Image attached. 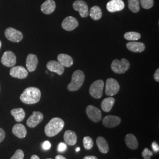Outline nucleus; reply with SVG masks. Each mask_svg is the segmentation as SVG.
<instances>
[{"label": "nucleus", "mask_w": 159, "mask_h": 159, "mask_svg": "<svg viewBox=\"0 0 159 159\" xmlns=\"http://www.w3.org/2000/svg\"><path fill=\"white\" fill-rule=\"evenodd\" d=\"M40 89L30 87L25 89L20 96V100L22 102L27 104H33L39 102L41 98Z\"/></svg>", "instance_id": "nucleus-1"}, {"label": "nucleus", "mask_w": 159, "mask_h": 159, "mask_svg": "<svg viewBox=\"0 0 159 159\" xmlns=\"http://www.w3.org/2000/svg\"><path fill=\"white\" fill-rule=\"evenodd\" d=\"M64 126L63 119L59 117L52 118L45 127V133L48 137L55 136L63 130Z\"/></svg>", "instance_id": "nucleus-2"}, {"label": "nucleus", "mask_w": 159, "mask_h": 159, "mask_svg": "<svg viewBox=\"0 0 159 159\" xmlns=\"http://www.w3.org/2000/svg\"><path fill=\"white\" fill-rule=\"evenodd\" d=\"M85 80L84 73L80 70L75 71L72 75L71 81L67 86L68 91H75L79 90L83 84Z\"/></svg>", "instance_id": "nucleus-3"}, {"label": "nucleus", "mask_w": 159, "mask_h": 159, "mask_svg": "<svg viewBox=\"0 0 159 159\" xmlns=\"http://www.w3.org/2000/svg\"><path fill=\"white\" fill-rule=\"evenodd\" d=\"M130 67V63L125 58H122L121 60L115 59L111 65V68L114 73L117 74H123Z\"/></svg>", "instance_id": "nucleus-4"}, {"label": "nucleus", "mask_w": 159, "mask_h": 159, "mask_svg": "<svg viewBox=\"0 0 159 159\" xmlns=\"http://www.w3.org/2000/svg\"><path fill=\"white\" fill-rule=\"evenodd\" d=\"M104 87V83L102 80H98L91 84L89 89L91 96L95 98H100L102 96V91Z\"/></svg>", "instance_id": "nucleus-5"}, {"label": "nucleus", "mask_w": 159, "mask_h": 159, "mask_svg": "<svg viewBox=\"0 0 159 159\" xmlns=\"http://www.w3.org/2000/svg\"><path fill=\"white\" fill-rule=\"evenodd\" d=\"M120 90L119 83L116 80L109 78L106 82L105 92L107 96H113L116 95Z\"/></svg>", "instance_id": "nucleus-6"}, {"label": "nucleus", "mask_w": 159, "mask_h": 159, "mask_svg": "<svg viewBox=\"0 0 159 159\" xmlns=\"http://www.w3.org/2000/svg\"><path fill=\"white\" fill-rule=\"evenodd\" d=\"M4 34L6 38L12 42L18 43L23 40V35L22 33L12 27L6 29Z\"/></svg>", "instance_id": "nucleus-7"}, {"label": "nucleus", "mask_w": 159, "mask_h": 159, "mask_svg": "<svg viewBox=\"0 0 159 159\" xmlns=\"http://www.w3.org/2000/svg\"><path fill=\"white\" fill-rule=\"evenodd\" d=\"M86 114L89 118L93 122L97 123L102 120L101 111L94 106L89 105L87 107Z\"/></svg>", "instance_id": "nucleus-8"}, {"label": "nucleus", "mask_w": 159, "mask_h": 159, "mask_svg": "<svg viewBox=\"0 0 159 159\" xmlns=\"http://www.w3.org/2000/svg\"><path fill=\"white\" fill-rule=\"evenodd\" d=\"M73 7L74 10L79 12L80 16L81 17L85 18L89 16V7L85 1L82 0H77L74 1Z\"/></svg>", "instance_id": "nucleus-9"}, {"label": "nucleus", "mask_w": 159, "mask_h": 159, "mask_svg": "<svg viewBox=\"0 0 159 159\" xmlns=\"http://www.w3.org/2000/svg\"><path fill=\"white\" fill-rule=\"evenodd\" d=\"M1 61L6 67H14L16 64V56L11 51H6L1 57Z\"/></svg>", "instance_id": "nucleus-10"}, {"label": "nucleus", "mask_w": 159, "mask_h": 159, "mask_svg": "<svg viewBox=\"0 0 159 159\" xmlns=\"http://www.w3.org/2000/svg\"><path fill=\"white\" fill-rule=\"evenodd\" d=\"M43 119L44 116L41 112L34 111L27 120V125L31 128H34L43 121Z\"/></svg>", "instance_id": "nucleus-11"}, {"label": "nucleus", "mask_w": 159, "mask_h": 159, "mask_svg": "<svg viewBox=\"0 0 159 159\" xmlns=\"http://www.w3.org/2000/svg\"><path fill=\"white\" fill-rule=\"evenodd\" d=\"M121 119L118 116L109 115L105 116L102 119V124L106 127L113 128L121 123Z\"/></svg>", "instance_id": "nucleus-12"}, {"label": "nucleus", "mask_w": 159, "mask_h": 159, "mask_svg": "<svg viewBox=\"0 0 159 159\" xmlns=\"http://www.w3.org/2000/svg\"><path fill=\"white\" fill-rule=\"evenodd\" d=\"M79 25V23L75 18L71 16H68L64 18L61 26L64 30L70 31L76 29Z\"/></svg>", "instance_id": "nucleus-13"}, {"label": "nucleus", "mask_w": 159, "mask_h": 159, "mask_svg": "<svg viewBox=\"0 0 159 159\" xmlns=\"http://www.w3.org/2000/svg\"><path fill=\"white\" fill-rule=\"evenodd\" d=\"M28 74L29 73L27 69L23 66L13 67L10 71V74L11 77L19 79H24L26 78L28 76Z\"/></svg>", "instance_id": "nucleus-14"}, {"label": "nucleus", "mask_w": 159, "mask_h": 159, "mask_svg": "<svg viewBox=\"0 0 159 159\" xmlns=\"http://www.w3.org/2000/svg\"><path fill=\"white\" fill-rule=\"evenodd\" d=\"M125 3L122 0H111L107 2L106 8L110 12L120 11L125 8Z\"/></svg>", "instance_id": "nucleus-15"}, {"label": "nucleus", "mask_w": 159, "mask_h": 159, "mask_svg": "<svg viewBox=\"0 0 159 159\" xmlns=\"http://www.w3.org/2000/svg\"><path fill=\"white\" fill-rule=\"evenodd\" d=\"M47 68L51 72L56 73L61 75L64 71V67L58 61L51 60L47 64Z\"/></svg>", "instance_id": "nucleus-16"}, {"label": "nucleus", "mask_w": 159, "mask_h": 159, "mask_svg": "<svg viewBox=\"0 0 159 159\" xmlns=\"http://www.w3.org/2000/svg\"><path fill=\"white\" fill-rule=\"evenodd\" d=\"M38 63L39 60L36 55L33 54H29L26 60V67L28 71L30 72L34 71L37 68Z\"/></svg>", "instance_id": "nucleus-17"}, {"label": "nucleus", "mask_w": 159, "mask_h": 159, "mask_svg": "<svg viewBox=\"0 0 159 159\" xmlns=\"http://www.w3.org/2000/svg\"><path fill=\"white\" fill-rule=\"evenodd\" d=\"M56 7V4L54 0H47L41 6V10L44 14L49 15L54 11Z\"/></svg>", "instance_id": "nucleus-18"}, {"label": "nucleus", "mask_w": 159, "mask_h": 159, "mask_svg": "<svg viewBox=\"0 0 159 159\" xmlns=\"http://www.w3.org/2000/svg\"><path fill=\"white\" fill-rule=\"evenodd\" d=\"M126 46L129 51L134 52H141L145 50V45L140 42L130 41L127 43Z\"/></svg>", "instance_id": "nucleus-19"}, {"label": "nucleus", "mask_w": 159, "mask_h": 159, "mask_svg": "<svg viewBox=\"0 0 159 159\" xmlns=\"http://www.w3.org/2000/svg\"><path fill=\"white\" fill-rule=\"evenodd\" d=\"M64 139L66 144L70 146H74L77 141V137L73 131H66L64 134Z\"/></svg>", "instance_id": "nucleus-20"}, {"label": "nucleus", "mask_w": 159, "mask_h": 159, "mask_svg": "<svg viewBox=\"0 0 159 159\" xmlns=\"http://www.w3.org/2000/svg\"><path fill=\"white\" fill-rule=\"evenodd\" d=\"M58 62L60 63L64 67H70L73 64L72 57L68 54H60L57 57Z\"/></svg>", "instance_id": "nucleus-21"}, {"label": "nucleus", "mask_w": 159, "mask_h": 159, "mask_svg": "<svg viewBox=\"0 0 159 159\" xmlns=\"http://www.w3.org/2000/svg\"><path fill=\"white\" fill-rule=\"evenodd\" d=\"M12 133L20 139H23L27 135V129L22 124H17L12 127Z\"/></svg>", "instance_id": "nucleus-22"}, {"label": "nucleus", "mask_w": 159, "mask_h": 159, "mask_svg": "<svg viewBox=\"0 0 159 159\" xmlns=\"http://www.w3.org/2000/svg\"><path fill=\"white\" fill-rule=\"evenodd\" d=\"M126 146L131 150H136L139 147V143L136 137L132 134H127L125 137Z\"/></svg>", "instance_id": "nucleus-23"}, {"label": "nucleus", "mask_w": 159, "mask_h": 159, "mask_svg": "<svg viewBox=\"0 0 159 159\" xmlns=\"http://www.w3.org/2000/svg\"><path fill=\"white\" fill-rule=\"evenodd\" d=\"M96 143L99 151L103 154L107 153L109 151V146L107 140L102 137H98Z\"/></svg>", "instance_id": "nucleus-24"}, {"label": "nucleus", "mask_w": 159, "mask_h": 159, "mask_svg": "<svg viewBox=\"0 0 159 159\" xmlns=\"http://www.w3.org/2000/svg\"><path fill=\"white\" fill-rule=\"evenodd\" d=\"M115 102V99L112 97H109L104 98L101 104V107L104 112L108 113L113 108Z\"/></svg>", "instance_id": "nucleus-25"}, {"label": "nucleus", "mask_w": 159, "mask_h": 159, "mask_svg": "<svg viewBox=\"0 0 159 159\" xmlns=\"http://www.w3.org/2000/svg\"><path fill=\"white\" fill-rule=\"evenodd\" d=\"M11 114L17 122L22 121L25 116V113L22 108H14L11 111Z\"/></svg>", "instance_id": "nucleus-26"}, {"label": "nucleus", "mask_w": 159, "mask_h": 159, "mask_svg": "<svg viewBox=\"0 0 159 159\" xmlns=\"http://www.w3.org/2000/svg\"><path fill=\"white\" fill-rule=\"evenodd\" d=\"M89 15L93 20H99L102 17V10L98 6H94L91 8L89 12Z\"/></svg>", "instance_id": "nucleus-27"}, {"label": "nucleus", "mask_w": 159, "mask_h": 159, "mask_svg": "<svg viewBox=\"0 0 159 159\" xmlns=\"http://www.w3.org/2000/svg\"><path fill=\"white\" fill-rule=\"evenodd\" d=\"M128 6L131 11L134 13H136L140 10V1L128 0Z\"/></svg>", "instance_id": "nucleus-28"}, {"label": "nucleus", "mask_w": 159, "mask_h": 159, "mask_svg": "<svg viewBox=\"0 0 159 159\" xmlns=\"http://www.w3.org/2000/svg\"><path fill=\"white\" fill-rule=\"evenodd\" d=\"M124 37L125 40L131 41H134L139 40L141 38V35L137 32L130 31L125 33L124 35Z\"/></svg>", "instance_id": "nucleus-29"}, {"label": "nucleus", "mask_w": 159, "mask_h": 159, "mask_svg": "<svg viewBox=\"0 0 159 159\" xmlns=\"http://www.w3.org/2000/svg\"><path fill=\"white\" fill-rule=\"evenodd\" d=\"M83 143L84 148H85L86 150H91L94 145L93 139L89 136L84 137L83 140Z\"/></svg>", "instance_id": "nucleus-30"}, {"label": "nucleus", "mask_w": 159, "mask_h": 159, "mask_svg": "<svg viewBox=\"0 0 159 159\" xmlns=\"http://www.w3.org/2000/svg\"><path fill=\"white\" fill-rule=\"evenodd\" d=\"M140 3L144 9H150L154 5L153 0H140Z\"/></svg>", "instance_id": "nucleus-31"}, {"label": "nucleus", "mask_w": 159, "mask_h": 159, "mask_svg": "<svg viewBox=\"0 0 159 159\" xmlns=\"http://www.w3.org/2000/svg\"><path fill=\"white\" fill-rule=\"evenodd\" d=\"M142 155L144 159H150L151 157L153 156V153L148 148H145L142 153Z\"/></svg>", "instance_id": "nucleus-32"}, {"label": "nucleus", "mask_w": 159, "mask_h": 159, "mask_svg": "<svg viewBox=\"0 0 159 159\" xmlns=\"http://www.w3.org/2000/svg\"><path fill=\"white\" fill-rule=\"evenodd\" d=\"M24 153L22 150L18 149L10 159H24Z\"/></svg>", "instance_id": "nucleus-33"}, {"label": "nucleus", "mask_w": 159, "mask_h": 159, "mask_svg": "<svg viewBox=\"0 0 159 159\" xmlns=\"http://www.w3.org/2000/svg\"><path fill=\"white\" fill-rule=\"evenodd\" d=\"M67 149V146L66 143L63 142L59 143L58 148H57V150L58 152L62 153V152H65Z\"/></svg>", "instance_id": "nucleus-34"}, {"label": "nucleus", "mask_w": 159, "mask_h": 159, "mask_svg": "<svg viewBox=\"0 0 159 159\" xmlns=\"http://www.w3.org/2000/svg\"><path fill=\"white\" fill-rule=\"evenodd\" d=\"M51 147V144L50 142L48 140L45 141L42 144V148L44 150H49Z\"/></svg>", "instance_id": "nucleus-35"}, {"label": "nucleus", "mask_w": 159, "mask_h": 159, "mask_svg": "<svg viewBox=\"0 0 159 159\" xmlns=\"http://www.w3.org/2000/svg\"><path fill=\"white\" fill-rule=\"evenodd\" d=\"M152 148H153L154 152L157 153V152H159V144L156 142H154L152 144Z\"/></svg>", "instance_id": "nucleus-36"}, {"label": "nucleus", "mask_w": 159, "mask_h": 159, "mask_svg": "<svg viewBox=\"0 0 159 159\" xmlns=\"http://www.w3.org/2000/svg\"><path fill=\"white\" fill-rule=\"evenodd\" d=\"M6 137V133L5 131L2 129L0 128V143L2 142Z\"/></svg>", "instance_id": "nucleus-37"}, {"label": "nucleus", "mask_w": 159, "mask_h": 159, "mask_svg": "<svg viewBox=\"0 0 159 159\" xmlns=\"http://www.w3.org/2000/svg\"><path fill=\"white\" fill-rule=\"evenodd\" d=\"M154 79L155 80V81H156L157 82L159 81V69L157 68V70L156 71L155 73L154 74Z\"/></svg>", "instance_id": "nucleus-38"}, {"label": "nucleus", "mask_w": 159, "mask_h": 159, "mask_svg": "<svg viewBox=\"0 0 159 159\" xmlns=\"http://www.w3.org/2000/svg\"><path fill=\"white\" fill-rule=\"evenodd\" d=\"M83 159H97V157L94 156H88L84 157Z\"/></svg>", "instance_id": "nucleus-39"}, {"label": "nucleus", "mask_w": 159, "mask_h": 159, "mask_svg": "<svg viewBox=\"0 0 159 159\" xmlns=\"http://www.w3.org/2000/svg\"><path fill=\"white\" fill-rule=\"evenodd\" d=\"M56 159H67L65 157L61 155H57L56 157Z\"/></svg>", "instance_id": "nucleus-40"}, {"label": "nucleus", "mask_w": 159, "mask_h": 159, "mask_svg": "<svg viewBox=\"0 0 159 159\" xmlns=\"http://www.w3.org/2000/svg\"><path fill=\"white\" fill-rule=\"evenodd\" d=\"M40 159L39 158V157L38 156H37V155H33L31 157V159Z\"/></svg>", "instance_id": "nucleus-41"}, {"label": "nucleus", "mask_w": 159, "mask_h": 159, "mask_svg": "<svg viewBox=\"0 0 159 159\" xmlns=\"http://www.w3.org/2000/svg\"><path fill=\"white\" fill-rule=\"evenodd\" d=\"M80 150V148H76V150H76V152H79Z\"/></svg>", "instance_id": "nucleus-42"}, {"label": "nucleus", "mask_w": 159, "mask_h": 159, "mask_svg": "<svg viewBox=\"0 0 159 159\" xmlns=\"http://www.w3.org/2000/svg\"><path fill=\"white\" fill-rule=\"evenodd\" d=\"M1 45H2V43H1V41H0V49H1Z\"/></svg>", "instance_id": "nucleus-43"}, {"label": "nucleus", "mask_w": 159, "mask_h": 159, "mask_svg": "<svg viewBox=\"0 0 159 159\" xmlns=\"http://www.w3.org/2000/svg\"></svg>", "instance_id": "nucleus-44"}, {"label": "nucleus", "mask_w": 159, "mask_h": 159, "mask_svg": "<svg viewBox=\"0 0 159 159\" xmlns=\"http://www.w3.org/2000/svg\"></svg>", "instance_id": "nucleus-45"}]
</instances>
